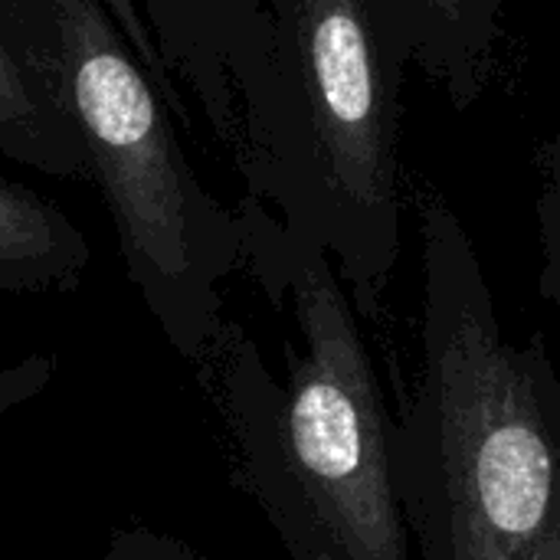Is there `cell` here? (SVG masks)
Listing matches in <instances>:
<instances>
[{
    "mask_svg": "<svg viewBox=\"0 0 560 560\" xmlns=\"http://www.w3.org/2000/svg\"><path fill=\"white\" fill-rule=\"evenodd\" d=\"M243 266L292 315L279 381L256 338L220 322L200 364L233 440V482L259 505L292 560H410L394 489L387 410L354 305L328 253L243 203Z\"/></svg>",
    "mask_w": 560,
    "mask_h": 560,
    "instance_id": "cell-1",
    "label": "cell"
},
{
    "mask_svg": "<svg viewBox=\"0 0 560 560\" xmlns=\"http://www.w3.org/2000/svg\"><path fill=\"white\" fill-rule=\"evenodd\" d=\"M420 374L394 420V489L420 560H532L560 512V450L528 348L509 345L456 210L417 190Z\"/></svg>",
    "mask_w": 560,
    "mask_h": 560,
    "instance_id": "cell-2",
    "label": "cell"
},
{
    "mask_svg": "<svg viewBox=\"0 0 560 560\" xmlns=\"http://www.w3.org/2000/svg\"><path fill=\"white\" fill-rule=\"evenodd\" d=\"M299 105L289 171L269 187L282 226L318 243L354 308L377 315L400 259V118L407 46L377 0H272Z\"/></svg>",
    "mask_w": 560,
    "mask_h": 560,
    "instance_id": "cell-3",
    "label": "cell"
},
{
    "mask_svg": "<svg viewBox=\"0 0 560 560\" xmlns=\"http://www.w3.org/2000/svg\"><path fill=\"white\" fill-rule=\"evenodd\" d=\"M59 79L85 171L112 213L128 282L167 345L200 364L220 285L243 266L240 223L194 177L141 69L95 0H56Z\"/></svg>",
    "mask_w": 560,
    "mask_h": 560,
    "instance_id": "cell-4",
    "label": "cell"
},
{
    "mask_svg": "<svg viewBox=\"0 0 560 560\" xmlns=\"http://www.w3.org/2000/svg\"><path fill=\"white\" fill-rule=\"evenodd\" d=\"M410 62L436 82L456 112L492 85L502 59V0H377Z\"/></svg>",
    "mask_w": 560,
    "mask_h": 560,
    "instance_id": "cell-5",
    "label": "cell"
},
{
    "mask_svg": "<svg viewBox=\"0 0 560 560\" xmlns=\"http://www.w3.org/2000/svg\"><path fill=\"white\" fill-rule=\"evenodd\" d=\"M82 230L36 190L0 177V289L62 292L89 269Z\"/></svg>",
    "mask_w": 560,
    "mask_h": 560,
    "instance_id": "cell-6",
    "label": "cell"
},
{
    "mask_svg": "<svg viewBox=\"0 0 560 560\" xmlns=\"http://www.w3.org/2000/svg\"><path fill=\"white\" fill-rule=\"evenodd\" d=\"M69 118V108L52 105L0 39V151L36 171L75 177L85 171V154Z\"/></svg>",
    "mask_w": 560,
    "mask_h": 560,
    "instance_id": "cell-7",
    "label": "cell"
},
{
    "mask_svg": "<svg viewBox=\"0 0 560 560\" xmlns=\"http://www.w3.org/2000/svg\"><path fill=\"white\" fill-rule=\"evenodd\" d=\"M538 243H541L538 295L558 312L560 322V226L538 223ZM525 348H528V361H532V374H535V384H538V397H541L548 427H551V433H555L560 450V377L558 371H555V364H551V358H548L545 335L535 331Z\"/></svg>",
    "mask_w": 560,
    "mask_h": 560,
    "instance_id": "cell-8",
    "label": "cell"
},
{
    "mask_svg": "<svg viewBox=\"0 0 560 560\" xmlns=\"http://www.w3.org/2000/svg\"><path fill=\"white\" fill-rule=\"evenodd\" d=\"M102 560H207L194 545L144 525L118 528Z\"/></svg>",
    "mask_w": 560,
    "mask_h": 560,
    "instance_id": "cell-9",
    "label": "cell"
},
{
    "mask_svg": "<svg viewBox=\"0 0 560 560\" xmlns=\"http://www.w3.org/2000/svg\"><path fill=\"white\" fill-rule=\"evenodd\" d=\"M56 374V358L49 354H30L20 361L0 364V423L33 397H39Z\"/></svg>",
    "mask_w": 560,
    "mask_h": 560,
    "instance_id": "cell-10",
    "label": "cell"
},
{
    "mask_svg": "<svg viewBox=\"0 0 560 560\" xmlns=\"http://www.w3.org/2000/svg\"><path fill=\"white\" fill-rule=\"evenodd\" d=\"M538 171H541V190H538V223H555L560 226V121L555 135L545 141L538 154Z\"/></svg>",
    "mask_w": 560,
    "mask_h": 560,
    "instance_id": "cell-11",
    "label": "cell"
},
{
    "mask_svg": "<svg viewBox=\"0 0 560 560\" xmlns=\"http://www.w3.org/2000/svg\"><path fill=\"white\" fill-rule=\"evenodd\" d=\"M532 560H560V512L558 518L551 522L548 535L541 538V545H538V551H535Z\"/></svg>",
    "mask_w": 560,
    "mask_h": 560,
    "instance_id": "cell-12",
    "label": "cell"
}]
</instances>
